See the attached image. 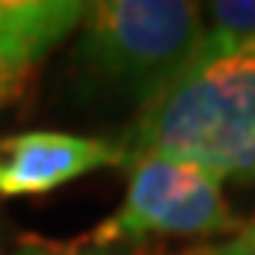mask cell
I'll use <instances>...</instances> for the list:
<instances>
[{"mask_svg":"<svg viewBox=\"0 0 255 255\" xmlns=\"http://www.w3.org/2000/svg\"><path fill=\"white\" fill-rule=\"evenodd\" d=\"M126 166L146 156L196 162L219 179L255 182V40L186 60L116 139Z\"/></svg>","mask_w":255,"mask_h":255,"instance_id":"cell-1","label":"cell"},{"mask_svg":"<svg viewBox=\"0 0 255 255\" xmlns=\"http://www.w3.org/2000/svg\"><path fill=\"white\" fill-rule=\"evenodd\" d=\"M202 27L192 0H96L76 30L73 66L100 90L146 103L189 57Z\"/></svg>","mask_w":255,"mask_h":255,"instance_id":"cell-2","label":"cell"},{"mask_svg":"<svg viewBox=\"0 0 255 255\" xmlns=\"http://www.w3.org/2000/svg\"><path fill=\"white\" fill-rule=\"evenodd\" d=\"M126 196L83 239L90 252L136 249L156 239L239 236L249 226L229 206L222 179L196 162L146 156L126 166Z\"/></svg>","mask_w":255,"mask_h":255,"instance_id":"cell-3","label":"cell"},{"mask_svg":"<svg viewBox=\"0 0 255 255\" xmlns=\"http://www.w3.org/2000/svg\"><path fill=\"white\" fill-rule=\"evenodd\" d=\"M100 169H126L116 139L30 129L0 139V199L57 192Z\"/></svg>","mask_w":255,"mask_h":255,"instance_id":"cell-4","label":"cell"},{"mask_svg":"<svg viewBox=\"0 0 255 255\" xmlns=\"http://www.w3.org/2000/svg\"><path fill=\"white\" fill-rule=\"evenodd\" d=\"M83 0H0V66L23 76L80 30Z\"/></svg>","mask_w":255,"mask_h":255,"instance_id":"cell-5","label":"cell"},{"mask_svg":"<svg viewBox=\"0 0 255 255\" xmlns=\"http://www.w3.org/2000/svg\"><path fill=\"white\" fill-rule=\"evenodd\" d=\"M255 40V0H219L202 13V27L186 60L219 57Z\"/></svg>","mask_w":255,"mask_h":255,"instance_id":"cell-6","label":"cell"},{"mask_svg":"<svg viewBox=\"0 0 255 255\" xmlns=\"http://www.w3.org/2000/svg\"><path fill=\"white\" fill-rule=\"evenodd\" d=\"M219 255H255V222H249L239 236H232L226 246H216Z\"/></svg>","mask_w":255,"mask_h":255,"instance_id":"cell-7","label":"cell"},{"mask_svg":"<svg viewBox=\"0 0 255 255\" xmlns=\"http://www.w3.org/2000/svg\"><path fill=\"white\" fill-rule=\"evenodd\" d=\"M23 255H110V252H60V249H47L40 246V242H33V246H23ZM182 255H216V246L212 249H192V252H182Z\"/></svg>","mask_w":255,"mask_h":255,"instance_id":"cell-8","label":"cell"},{"mask_svg":"<svg viewBox=\"0 0 255 255\" xmlns=\"http://www.w3.org/2000/svg\"><path fill=\"white\" fill-rule=\"evenodd\" d=\"M20 80H23V76H17L13 70H7V66H0V106L7 103L10 96H17Z\"/></svg>","mask_w":255,"mask_h":255,"instance_id":"cell-9","label":"cell"},{"mask_svg":"<svg viewBox=\"0 0 255 255\" xmlns=\"http://www.w3.org/2000/svg\"><path fill=\"white\" fill-rule=\"evenodd\" d=\"M10 255H23V249H17V252H10Z\"/></svg>","mask_w":255,"mask_h":255,"instance_id":"cell-10","label":"cell"},{"mask_svg":"<svg viewBox=\"0 0 255 255\" xmlns=\"http://www.w3.org/2000/svg\"><path fill=\"white\" fill-rule=\"evenodd\" d=\"M0 255H7V252H0Z\"/></svg>","mask_w":255,"mask_h":255,"instance_id":"cell-11","label":"cell"}]
</instances>
